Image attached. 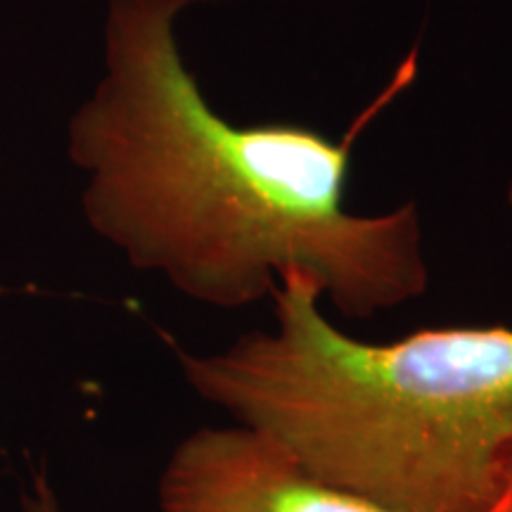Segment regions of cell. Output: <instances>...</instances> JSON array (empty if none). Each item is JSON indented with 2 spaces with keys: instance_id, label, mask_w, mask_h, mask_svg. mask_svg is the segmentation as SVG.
<instances>
[{
  "instance_id": "6da1fadb",
  "label": "cell",
  "mask_w": 512,
  "mask_h": 512,
  "mask_svg": "<svg viewBox=\"0 0 512 512\" xmlns=\"http://www.w3.org/2000/svg\"><path fill=\"white\" fill-rule=\"evenodd\" d=\"M195 3L107 5L102 76L67 126L93 233L131 268L219 311L271 299L294 273L347 320L427 294L418 204L382 214L347 204L356 140L415 81V53L339 140L299 124L240 126L183 60L178 19Z\"/></svg>"
},
{
  "instance_id": "7a4b0ae2",
  "label": "cell",
  "mask_w": 512,
  "mask_h": 512,
  "mask_svg": "<svg viewBox=\"0 0 512 512\" xmlns=\"http://www.w3.org/2000/svg\"><path fill=\"white\" fill-rule=\"evenodd\" d=\"M273 330L176 351L204 403L309 475L387 512H498L512 453V328L451 325L368 342L339 330L302 275Z\"/></svg>"
},
{
  "instance_id": "3957f363",
  "label": "cell",
  "mask_w": 512,
  "mask_h": 512,
  "mask_svg": "<svg viewBox=\"0 0 512 512\" xmlns=\"http://www.w3.org/2000/svg\"><path fill=\"white\" fill-rule=\"evenodd\" d=\"M159 512H387L320 482L245 425L200 427L159 472Z\"/></svg>"
},
{
  "instance_id": "277c9868",
  "label": "cell",
  "mask_w": 512,
  "mask_h": 512,
  "mask_svg": "<svg viewBox=\"0 0 512 512\" xmlns=\"http://www.w3.org/2000/svg\"><path fill=\"white\" fill-rule=\"evenodd\" d=\"M19 510L22 512H64L60 494H57L55 484L50 482L48 472L36 470L29 479V486L19 496Z\"/></svg>"
},
{
  "instance_id": "5b68a950",
  "label": "cell",
  "mask_w": 512,
  "mask_h": 512,
  "mask_svg": "<svg viewBox=\"0 0 512 512\" xmlns=\"http://www.w3.org/2000/svg\"><path fill=\"white\" fill-rule=\"evenodd\" d=\"M498 512H512V453H510L508 467H505V491H503V501Z\"/></svg>"
}]
</instances>
